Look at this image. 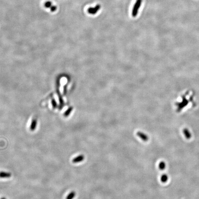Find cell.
<instances>
[{
	"label": "cell",
	"mask_w": 199,
	"mask_h": 199,
	"mask_svg": "<svg viewBox=\"0 0 199 199\" xmlns=\"http://www.w3.org/2000/svg\"><path fill=\"white\" fill-rule=\"evenodd\" d=\"M1 199H6L5 198H4V197H3V198H2Z\"/></svg>",
	"instance_id": "obj_13"
},
{
	"label": "cell",
	"mask_w": 199,
	"mask_h": 199,
	"mask_svg": "<svg viewBox=\"0 0 199 199\" xmlns=\"http://www.w3.org/2000/svg\"><path fill=\"white\" fill-rule=\"evenodd\" d=\"M100 7H101L100 5L99 4L97 5L96 6H95L94 8L90 7V8L88 9V10H87L88 13L90 14L94 15V14H96L98 12V11L100 9Z\"/></svg>",
	"instance_id": "obj_2"
},
{
	"label": "cell",
	"mask_w": 199,
	"mask_h": 199,
	"mask_svg": "<svg viewBox=\"0 0 199 199\" xmlns=\"http://www.w3.org/2000/svg\"><path fill=\"white\" fill-rule=\"evenodd\" d=\"M183 133H184V135L185 137L187 139H190L191 137V134L190 131L188 129H187V128L184 129L183 130Z\"/></svg>",
	"instance_id": "obj_5"
},
{
	"label": "cell",
	"mask_w": 199,
	"mask_h": 199,
	"mask_svg": "<svg viewBox=\"0 0 199 199\" xmlns=\"http://www.w3.org/2000/svg\"><path fill=\"white\" fill-rule=\"evenodd\" d=\"M159 169L161 170H164V169L166 167V164L164 161H161L159 165Z\"/></svg>",
	"instance_id": "obj_8"
},
{
	"label": "cell",
	"mask_w": 199,
	"mask_h": 199,
	"mask_svg": "<svg viewBox=\"0 0 199 199\" xmlns=\"http://www.w3.org/2000/svg\"><path fill=\"white\" fill-rule=\"evenodd\" d=\"M142 0H137L132 11V16L133 17H136L138 14V10L140 8Z\"/></svg>",
	"instance_id": "obj_1"
},
{
	"label": "cell",
	"mask_w": 199,
	"mask_h": 199,
	"mask_svg": "<svg viewBox=\"0 0 199 199\" xmlns=\"http://www.w3.org/2000/svg\"><path fill=\"white\" fill-rule=\"evenodd\" d=\"M11 176V174L9 172H0V178H9Z\"/></svg>",
	"instance_id": "obj_6"
},
{
	"label": "cell",
	"mask_w": 199,
	"mask_h": 199,
	"mask_svg": "<svg viewBox=\"0 0 199 199\" xmlns=\"http://www.w3.org/2000/svg\"><path fill=\"white\" fill-rule=\"evenodd\" d=\"M36 124H37V122H36V120H33L32 121V123L31 124V130H32V131L35 130V129L36 128Z\"/></svg>",
	"instance_id": "obj_11"
},
{
	"label": "cell",
	"mask_w": 199,
	"mask_h": 199,
	"mask_svg": "<svg viewBox=\"0 0 199 199\" xmlns=\"http://www.w3.org/2000/svg\"><path fill=\"white\" fill-rule=\"evenodd\" d=\"M52 2L51 1H47L44 4V7L47 8H50L52 6Z\"/></svg>",
	"instance_id": "obj_10"
},
{
	"label": "cell",
	"mask_w": 199,
	"mask_h": 199,
	"mask_svg": "<svg viewBox=\"0 0 199 199\" xmlns=\"http://www.w3.org/2000/svg\"><path fill=\"white\" fill-rule=\"evenodd\" d=\"M137 134L138 137L141 138L144 142H147L149 139L147 135H146L145 134H144V133L142 132L138 131Z\"/></svg>",
	"instance_id": "obj_3"
},
{
	"label": "cell",
	"mask_w": 199,
	"mask_h": 199,
	"mask_svg": "<svg viewBox=\"0 0 199 199\" xmlns=\"http://www.w3.org/2000/svg\"><path fill=\"white\" fill-rule=\"evenodd\" d=\"M50 11H51V12H54L57 10V8L56 6L52 5V6L50 8Z\"/></svg>",
	"instance_id": "obj_12"
},
{
	"label": "cell",
	"mask_w": 199,
	"mask_h": 199,
	"mask_svg": "<svg viewBox=\"0 0 199 199\" xmlns=\"http://www.w3.org/2000/svg\"><path fill=\"white\" fill-rule=\"evenodd\" d=\"M84 156L83 155H80L75 158H74L72 160V162L74 163H79L80 162H82L84 160Z\"/></svg>",
	"instance_id": "obj_4"
},
{
	"label": "cell",
	"mask_w": 199,
	"mask_h": 199,
	"mask_svg": "<svg viewBox=\"0 0 199 199\" xmlns=\"http://www.w3.org/2000/svg\"><path fill=\"white\" fill-rule=\"evenodd\" d=\"M76 195V193L74 191L71 192L66 197V199H72L75 197Z\"/></svg>",
	"instance_id": "obj_9"
},
{
	"label": "cell",
	"mask_w": 199,
	"mask_h": 199,
	"mask_svg": "<svg viewBox=\"0 0 199 199\" xmlns=\"http://www.w3.org/2000/svg\"><path fill=\"white\" fill-rule=\"evenodd\" d=\"M168 179V176L166 174H163L161 177V182H162L163 183H165L166 182H167V180Z\"/></svg>",
	"instance_id": "obj_7"
}]
</instances>
